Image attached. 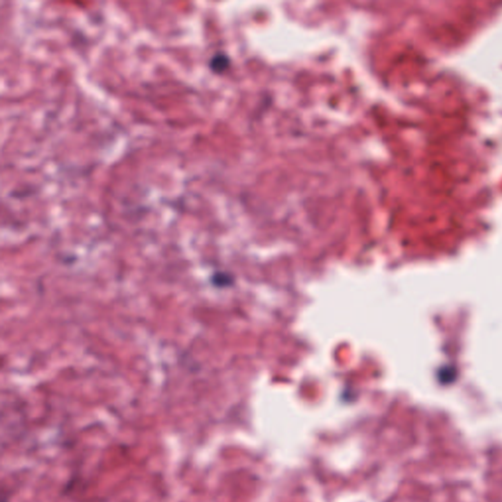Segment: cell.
Wrapping results in <instances>:
<instances>
[{
    "instance_id": "obj_1",
    "label": "cell",
    "mask_w": 502,
    "mask_h": 502,
    "mask_svg": "<svg viewBox=\"0 0 502 502\" xmlns=\"http://www.w3.org/2000/svg\"><path fill=\"white\" fill-rule=\"evenodd\" d=\"M229 66V59L223 53H216L209 61V67L214 73H222Z\"/></svg>"
}]
</instances>
